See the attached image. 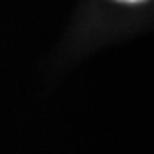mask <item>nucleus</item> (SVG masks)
<instances>
[{
  "label": "nucleus",
  "mask_w": 154,
  "mask_h": 154,
  "mask_svg": "<svg viewBox=\"0 0 154 154\" xmlns=\"http://www.w3.org/2000/svg\"><path fill=\"white\" fill-rule=\"evenodd\" d=\"M120 2H142V0H120Z\"/></svg>",
  "instance_id": "nucleus-1"
}]
</instances>
